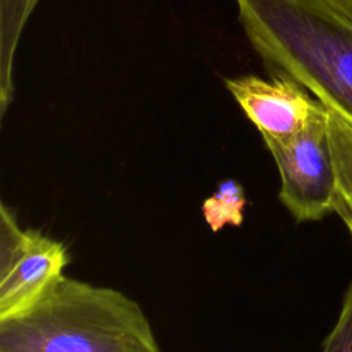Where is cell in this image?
Listing matches in <instances>:
<instances>
[{
	"label": "cell",
	"mask_w": 352,
	"mask_h": 352,
	"mask_svg": "<svg viewBox=\"0 0 352 352\" xmlns=\"http://www.w3.org/2000/svg\"><path fill=\"white\" fill-rule=\"evenodd\" d=\"M248 40L352 126V0H234Z\"/></svg>",
	"instance_id": "1"
},
{
	"label": "cell",
	"mask_w": 352,
	"mask_h": 352,
	"mask_svg": "<svg viewBox=\"0 0 352 352\" xmlns=\"http://www.w3.org/2000/svg\"><path fill=\"white\" fill-rule=\"evenodd\" d=\"M0 352H160L140 305L69 276L23 314L0 320Z\"/></svg>",
	"instance_id": "2"
},
{
	"label": "cell",
	"mask_w": 352,
	"mask_h": 352,
	"mask_svg": "<svg viewBox=\"0 0 352 352\" xmlns=\"http://www.w3.org/2000/svg\"><path fill=\"white\" fill-rule=\"evenodd\" d=\"M278 168L279 199L296 221H316L336 210L337 175L324 107L297 133L263 139Z\"/></svg>",
	"instance_id": "3"
},
{
	"label": "cell",
	"mask_w": 352,
	"mask_h": 352,
	"mask_svg": "<svg viewBox=\"0 0 352 352\" xmlns=\"http://www.w3.org/2000/svg\"><path fill=\"white\" fill-rule=\"evenodd\" d=\"M69 264L66 246L37 230H23L11 210L0 209V320L37 304Z\"/></svg>",
	"instance_id": "4"
},
{
	"label": "cell",
	"mask_w": 352,
	"mask_h": 352,
	"mask_svg": "<svg viewBox=\"0 0 352 352\" xmlns=\"http://www.w3.org/2000/svg\"><path fill=\"white\" fill-rule=\"evenodd\" d=\"M224 84L263 139L292 136L324 109L298 82L279 74L270 80L239 76Z\"/></svg>",
	"instance_id": "5"
},
{
	"label": "cell",
	"mask_w": 352,
	"mask_h": 352,
	"mask_svg": "<svg viewBox=\"0 0 352 352\" xmlns=\"http://www.w3.org/2000/svg\"><path fill=\"white\" fill-rule=\"evenodd\" d=\"M40 0H0V110L14 99V62L23 29Z\"/></svg>",
	"instance_id": "6"
},
{
	"label": "cell",
	"mask_w": 352,
	"mask_h": 352,
	"mask_svg": "<svg viewBox=\"0 0 352 352\" xmlns=\"http://www.w3.org/2000/svg\"><path fill=\"white\" fill-rule=\"evenodd\" d=\"M329 139L337 175L334 213L341 217L352 236V126L331 111H329Z\"/></svg>",
	"instance_id": "7"
},
{
	"label": "cell",
	"mask_w": 352,
	"mask_h": 352,
	"mask_svg": "<svg viewBox=\"0 0 352 352\" xmlns=\"http://www.w3.org/2000/svg\"><path fill=\"white\" fill-rule=\"evenodd\" d=\"M246 195L243 186L235 179H226L202 204V216L208 227L217 232L227 226L243 223Z\"/></svg>",
	"instance_id": "8"
},
{
	"label": "cell",
	"mask_w": 352,
	"mask_h": 352,
	"mask_svg": "<svg viewBox=\"0 0 352 352\" xmlns=\"http://www.w3.org/2000/svg\"><path fill=\"white\" fill-rule=\"evenodd\" d=\"M322 352H352V282L344 296L338 319L323 341Z\"/></svg>",
	"instance_id": "9"
}]
</instances>
